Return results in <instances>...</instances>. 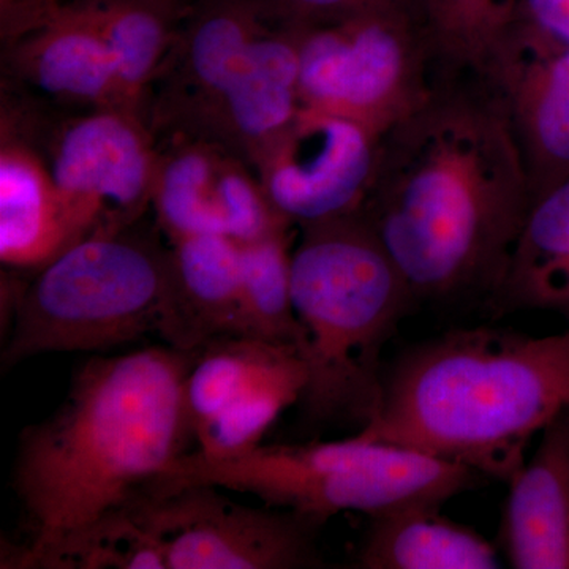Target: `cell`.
Instances as JSON below:
<instances>
[{
  "instance_id": "cell-1",
  "label": "cell",
  "mask_w": 569,
  "mask_h": 569,
  "mask_svg": "<svg viewBox=\"0 0 569 569\" xmlns=\"http://www.w3.org/2000/svg\"><path fill=\"white\" fill-rule=\"evenodd\" d=\"M531 203L515 134L471 66H451L380 138L359 213L417 301L489 305Z\"/></svg>"
},
{
  "instance_id": "cell-2",
  "label": "cell",
  "mask_w": 569,
  "mask_h": 569,
  "mask_svg": "<svg viewBox=\"0 0 569 569\" xmlns=\"http://www.w3.org/2000/svg\"><path fill=\"white\" fill-rule=\"evenodd\" d=\"M197 355L153 347L96 356L59 410L21 433L13 488L32 538L13 567L70 569L104 520L189 452L186 383Z\"/></svg>"
},
{
  "instance_id": "cell-3",
  "label": "cell",
  "mask_w": 569,
  "mask_h": 569,
  "mask_svg": "<svg viewBox=\"0 0 569 569\" xmlns=\"http://www.w3.org/2000/svg\"><path fill=\"white\" fill-rule=\"evenodd\" d=\"M568 410L569 329H456L392 362L359 436L509 482L531 438Z\"/></svg>"
},
{
  "instance_id": "cell-4",
  "label": "cell",
  "mask_w": 569,
  "mask_h": 569,
  "mask_svg": "<svg viewBox=\"0 0 569 569\" xmlns=\"http://www.w3.org/2000/svg\"><path fill=\"white\" fill-rule=\"evenodd\" d=\"M299 230L291 252L307 370L299 402L312 421L367 425L383 392L381 351L417 298L361 213Z\"/></svg>"
},
{
  "instance_id": "cell-5",
  "label": "cell",
  "mask_w": 569,
  "mask_h": 569,
  "mask_svg": "<svg viewBox=\"0 0 569 569\" xmlns=\"http://www.w3.org/2000/svg\"><path fill=\"white\" fill-rule=\"evenodd\" d=\"M478 475L460 463L358 433L328 443L260 445L224 459L194 449L164 468L148 489L208 485L250 493L320 526L343 511L376 518L410 505L441 507L473 488Z\"/></svg>"
},
{
  "instance_id": "cell-6",
  "label": "cell",
  "mask_w": 569,
  "mask_h": 569,
  "mask_svg": "<svg viewBox=\"0 0 569 569\" xmlns=\"http://www.w3.org/2000/svg\"><path fill=\"white\" fill-rule=\"evenodd\" d=\"M168 280L170 246L152 231L137 223L88 236L18 293L3 366L62 351H108L159 332Z\"/></svg>"
},
{
  "instance_id": "cell-7",
  "label": "cell",
  "mask_w": 569,
  "mask_h": 569,
  "mask_svg": "<svg viewBox=\"0 0 569 569\" xmlns=\"http://www.w3.org/2000/svg\"><path fill=\"white\" fill-rule=\"evenodd\" d=\"M0 132L40 153L78 241L133 227L152 208L159 141L142 112L61 110L3 89Z\"/></svg>"
},
{
  "instance_id": "cell-8",
  "label": "cell",
  "mask_w": 569,
  "mask_h": 569,
  "mask_svg": "<svg viewBox=\"0 0 569 569\" xmlns=\"http://www.w3.org/2000/svg\"><path fill=\"white\" fill-rule=\"evenodd\" d=\"M449 66L432 26L397 9L302 21L299 100L381 138L429 99Z\"/></svg>"
},
{
  "instance_id": "cell-9",
  "label": "cell",
  "mask_w": 569,
  "mask_h": 569,
  "mask_svg": "<svg viewBox=\"0 0 569 569\" xmlns=\"http://www.w3.org/2000/svg\"><path fill=\"white\" fill-rule=\"evenodd\" d=\"M219 490L208 485L142 490L126 509L156 541L167 569L323 567L313 542L318 523L288 509L236 503Z\"/></svg>"
},
{
  "instance_id": "cell-10",
  "label": "cell",
  "mask_w": 569,
  "mask_h": 569,
  "mask_svg": "<svg viewBox=\"0 0 569 569\" xmlns=\"http://www.w3.org/2000/svg\"><path fill=\"white\" fill-rule=\"evenodd\" d=\"M287 11L280 0L190 6L146 103L153 134L194 137L241 78L258 37Z\"/></svg>"
},
{
  "instance_id": "cell-11",
  "label": "cell",
  "mask_w": 569,
  "mask_h": 569,
  "mask_svg": "<svg viewBox=\"0 0 569 569\" xmlns=\"http://www.w3.org/2000/svg\"><path fill=\"white\" fill-rule=\"evenodd\" d=\"M380 137L361 123L302 108L254 171L269 204L301 228L358 212L376 173Z\"/></svg>"
},
{
  "instance_id": "cell-12",
  "label": "cell",
  "mask_w": 569,
  "mask_h": 569,
  "mask_svg": "<svg viewBox=\"0 0 569 569\" xmlns=\"http://www.w3.org/2000/svg\"><path fill=\"white\" fill-rule=\"evenodd\" d=\"M0 14L7 89L61 110L130 108L102 33L77 3L33 0Z\"/></svg>"
},
{
  "instance_id": "cell-13",
  "label": "cell",
  "mask_w": 569,
  "mask_h": 569,
  "mask_svg": "<svg viewBox=\"0 0 569 569\" xmlns=\"http://www.w3.org/2000/svg\"><path fill=\"white\" fill-rule=\"evenodd\" d=\"M503 108L531 198L569 176V44L509 21L471 63Z\"/></svg>"
},
{
  "instance_id": "cell-14",
  "label": "cell",
  "mask_w": 569,
  "mask_h": 569,
  "mask_svg": "<svg viewBox=\"0 0 569 569\" xmlns=\"http://www.w3.org/2000/svg\"><path fill=\"white\" fill-rule=\"evenodd\" d=\"M152 209L168 241L220 234L239 244L295 228L269 204L252 164L201 138H157Z\"/></svg>"
},
{
  "instance_id": "cell-15",
  "label": "cell",
  "mask_w": 569,
  "mask_h": 569,
  "mask_svg": "<svg viewBox=\"0 0 569 569\" xmlns=\"http://www.w3.org/2000/svg\"><path fill=\"white\" fill-rule=\"evenodd\" d=\"M168 347L198 351L223 336H244L241 244L220 234L170 241V280L157 332Z\"/></svg>"
},
{
  "instance_id": "cell-16",
  "label": "cell",
  "mask_w": 569,
  "mask_h": 569,
  "mask_svg": "<svg viewBox=\"0 0 569 569\" xmlns=\"http://www.w3.org/2000/svg\"><path fill=\"white\" fill-rule=\"evenodd\" d=\"M500 545L516 569H569V410L509 479Z\"/></svg>"
},
{
  "instance_id": "cell-17",
  "label": "cell",
  "mask_w": 569,
  "mask_h": 569,
  "mask_svg": "<svg viewBox=\"0 0 569 569\" xmlns=\"http://www.w3.org/2000/svg\"><path fill=\"white\" fill-rule=\"evenodd\" d=\"M47 163L21 138L0 132V261L39 271L77 244Z\"/></svg>"
},
{
  "instance_id": "cell-18",
  "label": "cell",
  "mask_w": 569,
  "mask_h": 569,
  "mask_svg": "<svg viewBox=\"0 0 569 569\" xmlns=\"http://www.w3.org/2000/svg\"><path fill=\"white\" fill-rule=\"evenodd\" d=\"M488 306L497 316L545 310L569 323V176L531 198L503 279Z\"/></svg>"
},
{
  "instance_id": "cell-19",
  "label": "cell",
  "mask_w": 569,
  "mask_h": 569,
  "mask_svg": "<svg viewBox=\"0 0 569 569\" xmlns=\"http://www.w3.org/2000/svg\"><path fill=\"white\" fill-rule=\"evenodd\" d=\"M437 505H410L372 519L359 550L362 569H496L497 549L477 531L438 515Z\"/></svg>"
},
{
  "instance_id": "cell-20",
  "label": "cell",
  "mask_w": 569,
  "mask_h": 569,
  "mask_svg": "<svg viewBox=\"0 0 569 569\" xmlns=\"http://www.w3.org/2000/svg\"><path fill=\"white\" fill-rule=\"evenodd\" d=\"M102 33L126 103L146 116V103L183 18L187 0H70Z\"/></svg>"
},
{
  "instance_id": "cell-21",
  "label": "cell",
  "mask_w": 569,
  "mask_h": 569,
  "mask_svg": "<svg viewBox=\"0 0 569 569\" xmlns=\"http://www.w3.org/2000/svg\"><path fill=\"white\" fill-rule=\"evenodd\" d=\"M291 228L241 244L242 332L277 346H302L291 296Z\"/></svg>"
},
{
  "instance_id": "cell-22",
  "label": "cell",
  "mask_w": 569,
  "mask_h": 569,
  "mask_svg": "<svg viewBox=\"0 0 569 569\" xmlns=\"http://www.w3.org/2000/svg\"><path fill=\"white\" fill-rule=\"evenodd\" d=\"M306 383V365L296 351L194 432L197 451L208 458L224 459L260 447L266 430L284 408L301 400Z\"/></svg>"
},
{
  "instance_id": "cell-23",
  "label": "cell",
  "mask_w": 569,
  "mask_h": 569,
  "mask_svg": "<svg viewBox=\"0 0 569 569\" xmlns=\"http://www.w3.org/2000/svg\"><path fill=\"white\" fill-rule=\"evenodd\" d=\"M296 351L295 347L239 335L219 337L198 350L186 383L193 433Z\"/></svg>"
},
{
  "instance_id": "cell-24",
  "label": "cell",
  "mask_w": 569,
  "mask_h": 569,
  "mask_svg": "<svg viewBox=\"0 0 569 569\" xmlns=\"http://www.w3.org/2000/svg\"><path fill=\"white\" fill-rule=\"evenodd\" d=\"M298 20L325 21L372 10L396 9L395 0H280Z\"/></svg>"
},
{
  "instance_id": "cell-25",
  "label": "cell",
  "mask_w": 569,
  "mask_h": 569,
  "mask_svg": "<svg viewBox=\"0 0 569 569\" xmlns=\"http://www.w3.org/2000/svg\"><path fill=\"white\" fill-rule=\"evenodd\" d=\"M527 20L569 44V0H527Z\"/></svg>"
},
{
  "instance_id": "cell-26",
  "label": "cell",
  "mask_w": 569,
  "mask_h": 569,
  "mask_svg": "<svg viewBox=\"0 0 569 569\" xmlns=\"http://www.w3.org/2000/svg\"><path fill=\"white\" fill-rule=\"evenodd\" d=\"M29 2H33V0H0V11L11 10Z\"/></svg>"
}]
</instances>
